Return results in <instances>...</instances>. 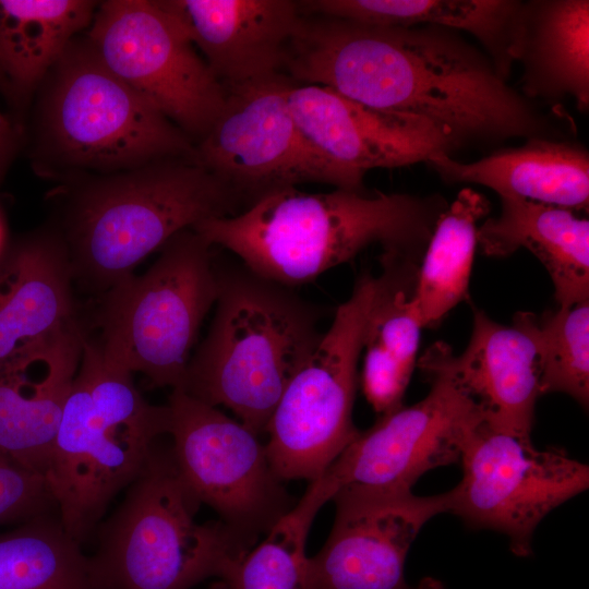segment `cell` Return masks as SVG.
Segmentation results:
<instances>
[{"mask_svg":"<svg viewBox=\"0 0 589 589\" xmlns=\"http://www.w3.org/2000/svg\"><path fill=\"white\" fill-rule=\"evenodd\" d=\"M284 68L298 84L433 123L455 152L513 139L566 140L563 107L544 110L510 86L462 33L435 25L376 26L301 15Z\"/></svg>","mask_w":589,"mask_h":589,"instance_id":"cell-1","label":"cell"},{"mask_svg":"<svg viewBox=\"0 0 589 589\" xmlns=\"http://www.w3.org/2000/svg\"><path fill=\"white\" fill-rule=\"evenodd\" d=\"M441 195L296 187L267 192L240 214L192 229L236 254L254 274L286 287L311 281L371 244L417 260L447 207Z\"/></svg>","mask_w":589,"mask_h":589,"instance_id":"cell-2","label":"cell"},{"mask_svg":"<svg viewBox=\"0 0 589 589\" xmlns=\"http://www.w3.org/2000/svg\"><path fill=\"white\" fill-rule=\"evenodd\" d=\"M55 199L49 221L65 244L74 286L93 298L132 275L176 233L233 215L242 200L184 157L67 181Z\"/></svg>","mask_w":589,"mask_h":589,"instance_id":"cell-3","label":"cell"},{"mask_svg":"<svg viewBox=\"0 0 589 589\" xmlns=\"http://www.w3.org/2000/svg\"><path fill=\"white\" fill-rule=\"evenodd\" d=\"M33 169L63 182L191 158L194 143L75 37L38 87L23 128Z\"/></svg>","mask_w":589,"mask_h":589,"instance_id":"cell-4","label":"cell"},{"mask_svg":"<svg viewBox=\"0 0 589 589\" xmlns=\"http://www.w3.org/2000/svg\"><path fill=\"white\" fill-rule=\"evenodd\" d=\"M169 425L168 406L146 401L132 373L109 362L85 333L45 474L65 531L81 545Z\"/></svg>","mask_w":589,"mask_h":589,"instance_id":"cell-5","label":"cell"},{"mask_svg":"<svg viewBox=\"0 0 589 589\" xmlns=\"http://www.w3.org/2000/svg\"><path fill=\"white\" fill-rule=\"evenodd\" d=\"M218 275L214 318L178 389L230 409L260 434L289 380L321 339L322 311L244 266Z\"/></svg>","mask_w":589,"mask_h":589,"instance_id":"cell-6","label":"cell"},{"mask_svg":"<svg viewBox=\"0 0 589 589\" xmlns=\"http://www.w3.org/2000/svg\"><path fill=\"white\" fill-rule=\"evenodd\" d=\"M202 503L171 448L157 444L110 516L88 556L96 589H189L225 576L254 545L223 520L197 524Z\"/></svg>","mask_w":589,"mask_h":589,"instance_id":"cell-7","label":"cell"},{"mask_svg":"<svg viewBox=\"0 0 589 589\" xmlns=\"http://www.w3.org/2000/svg\"><path fill=\"white\" fill-rule=\"evenodd\" d=\"M212 248L184 229L144 274L94 298L99 334L93 338L109 362L145 375L154 387H181L201 324L218 297Z\"/></svg>","mask_w":589,"mask_h":589,"instance_id":"cell-8","label":"cell"},{"mask_svg":"<svg viewBox=\"0 0 589 589\" xmlns=\"http://www.w3.org/2000/svg\"><path fill=\"white\" fill-rule=\"evenodd\" d=\"M375 292L376 277L362 274L279 398L265 431L269 434L265 446L281 481L316 480L360 432L352 409Z\"/></svg>","mask_w":589,"mask_h":589,"instance_id":"cell-9","label":"cell"},{"mask_svg":"<svg viewBox=\"0 0 589 589\" xmlns=\"http://www.w3.org/2000/svg\"><path fill=\"white\" fill-rule=\"evenodd\" d=\"M292 83L289 76L276 73L224 86L223 110L194 144L191 159L252 202L301 183L364 190L304 134L289 104Z\"/></svg>","mask_w":589,"mask_h":589,"instance_id":"cell-10","label":"cell"},{"mask_svg":"<svg viewBox=\"0 0 589 589\" xmlns=\"http://www.w3.org/2000/svg\"><path fill=\"white\" fill-rule=\"evenodd\" d=\"M85 35L105 65L194 144L205 136L225 87L159 0L99 2Z\"/></svg>","mask_w":589,"mask_h":589,"instance_id":"cell-11","label":"cell"},{"mask_svg":"<svg viewBox=\"0 0 589 589\" xmlns=\"http://www.w3.org/2000/svg\"><path fill=\"white\" fill-rule=\"evenodd\" d=\"M460 482L448 491L449 512L466 525L505 534L518 556L532 552L539 522L584 492L589 468L560 448L540 450L482 422L469 437Z\"/></svg>","mask_w":589,"mask_h":589,"instance_id":"cell-12","label":"cell"},{"mask_svg":"<svg viewBox=\"0 0 589 589\" xmlns=\"http://www.w3.org/2000/svg\"><path fill=\"white\" fill-rule=\"evenodd\" d=\"M171 453L201 503L256 543L298 501L269 462L259 434L216 407L172 389L168 404Z\"/></svg>","mask_w":589,"mask_h":589,"instance_id":"cell-13","label":"cell"},{"mask_svg":"<svg viewBox=\"0 0 589 589\" xmlns=\"http://www.w3.org/2000/svg\"><path fill=\"white\" fill-rule=\"evenodd\" d=\"M426 377L431 389L422 400L382 414L321 476L333 496L342 488L411 492L426 471L460 461L483 414L446 376Z\"/></svg>","mask_w":589,"mask_h":589,"instance_id":"cell-14","label":"cell"},{"mask_svg":"<svg viewBox=\"0 0 589 589\" xmlns=\"http://www.w3.org/2000/svg\"><path fill=\"white\" fill-rule=\"evenodd\" d=\"M336 515L322 550L310 557L314 589H443L424 578L410 586L405 561L422 527L449 512V493L418 496L339 489Z\"/></svg>","mask_w":589,"mask_h":589,"instance_id":"cell-15","label":"cell"},{"mask_svg":"<svg viewBox=\"0 0 589 589\" xmlns=\"http://www.w3.org/2000/svg\"><path fill=\"white\" fill-rule=\"evenodd\" d=\"M538 316L517 312L502 325L473 308L472 330L466 349L455 354L438 341L419 359L426 375L454 382L480 408L491 428L531 440L537 399L541 396V348Z\"/></svg>","mask_w":589,"mask_h":589,"instance_id":"cell-16","label":"cell"},{"mask_svg":"<svg viewBox=\"0 0 589 589\" xmlns=\"http://www.w3.org/2000/svg\"><path fill=\"white\" fill-rule=\"evenodd\" d=\"M289 104L308 139L327 158L363 184L376 168L426 163L454 154L450 143L430 121L373 108L327 87L292 83Z\"/></svg>","mask_w":589,"mask_h":589,"instance_id":"cell-17","label":"cell"},{"mask_svg":"<svg viewBox=\"0 0 589 589\" xmlns=\"http://www.w3.org/2000/svg\"><path fill=\"white\" fill-rule=\"evenodd\" d=\"M84 335L77 317L0 362V452L44 478Z\"/></svg>","mask_w":589,"mask_h":589,"instance_id":"cell-18","label":"cell"},{"mask_svg":"<svg viewBox=\"0 0 589 589\" xmlns=\"http://www.w3.org/2000/svg\"><path fill=\"white\" fill-rule=\"evenodd\" d=\"M224 85L279 73L301 16L291 0H159Z\"/></svg>","mask_w":589,"mask_h":589,"instance_id":"cell-19","label":"cell"},{"mask_svg":"<svg viewBox=\"0 0 589 589\" xmlns=\"http://www.w3.org/2000/svg\"><path fill=\"white\" fill-rule=\"evenodd\" d=\"M65 244L48 221L0 253V362L77 318Z\"/></svg>","mask_w":589,"mask_h":589,"instance_id":"cell-20","label":"cell"},{"mask_svg":"<svg viewBox=\"0 0 589 589\" xmlns=\"http://www.w3.org/2000/svg\"><path fill=\"white\" fill-rule=\"evenodd\" d=\"M426 164L449 183H472L500 197L529 201L573 212L589 205V153L570 140L530 139L504 146L471 163L440 153Z\"/></svg>","mask_w":589,"mask_h":589,"instance_id":"cell-21","label":"cell"},{"mask_svg":"<svg viewBox=\"0 0 589 589\" xmlns=\"http://www.w3.org/2000/svg\"><path fill=\"white\" fill-rule=\"evenodd\" d=\"M98 3L0 0V95L21 135L38 87L70 43L89 27Z\"/></svg>","mask_w":589,"mask_h":589,"instance_id":"cell-22","label":"cell"},{"mask_svg":"<svg viewBox=\"0 0 589 589\" xmlns=\"http://www.w3.org/2000/svg\"><path fill=\"white\" fill-rule=\"evenodd\" d=\"M515 62L521 94L551 107L573 98L589 108V1H524Z\"/></svg>","mask_w":589,"mask_h":589,"instance_id":"cell-23","label":"cell"},{"mask_svg":"<svg viewBox=\"0 0 589 589\" xmlns=\"http://www.w3.org/2000/svg\"><path fill=\"white\" fill-rule=\"evenodd\" d=\"M488 256L506 257L519 248L546 268L558 306L589 298V221L556 206L501 197V213L477 230V245Z\"/></svg>","mask_w":589,"mask_h":589,"instance_id":"cell-24","label":"cell"},{"mask_svg":"<svg viewBox=\"0 0 589 589\" xmlns=\"http://www.w3.org/2000/svg\"><path fill=\"white\" fill-rule=\"evenodd\" d=\"M519 0H305L302 15H321L376 26L435 25L467 33L507 81L520 27Z\"/></svg>","mask_w":589,"mask_h":589,"instance_id":"cell-25","label":"cell"},{"mask_svg":"<svg viewBox=\"0 0 589 589\" xmlns=\"http://www.w3.org/2000/svg\"><path fill=\"white\" fill-rule=\"evenodd\" d=\"M381 264L360 378L366 400L380 416L402 406L423 327L412 300L417 261L383 253Z\"/></svg>","mask_w":589,"mask_h":589,"instance_id":"cell-26","label":"cell"},{"mask_svg":"<svg viewBox=\"0 0 589 589\" xmlns=\"http://www.w3.org/2000/svg\"><path fill=\"white\" fill-rule=\"evenodd\" d=\"M489 212L488 199L466 188L437 219L417 269L412 292L423 327L440 322L467 297L478 224Z\"/></svg>","mask_w":589,"mask_h":589,"instance_id":"cell-27","label":"cell"},{"mask_svg":"<svg viewBox=\"0 0 589 589\" xmlns=\"http://www.w3.org/2000/svg\"><path fill=\"white\" fill-rule=\"evenodd\" d=\"M0 589H96L88 556L57 510L0 534Z\"/></svg>","mask_w":589,"mask_h":589,"instance_id":"cell-28","label":"cell"},{"mask_svg":"<svg viewBox=\"0 0 589 589\" xmlns=\"http://www.w3.org/2000/svg\"><path fill=\"white\" fill-rule=\"evenodd\" d=\"M330 494L320 478L292 509L212 589H314L305 543L312 521Z\"/></svg>","mask_w":589,"mask_h":589,"instance_id":"cell-29","label":"cell"},{"mask_svg":"<svg viewBox=\"0 0 589 589\" xmlns=\"http://www.w3.org/2000/svg\"><path fill=\"white\" fill-rule=\"evenodd\" d=\"M538 318L541 395L564 393L589 402V302L558 306Z\"/></svg>","mask_w":589,"mask_h":589,"instance_id":"cell-30","label":"cell"},{"mask_svg":"<svg viewBox=\"0 0 589 589\" xmlns=\"http://www.w3.org/2000/svg\"><path fill=\"white\" fill-rule=\"evenodd\" d=\"M55 510L45 478L0 452V526Z\"/></svg>","mask_w":589,"mask_h":589,"instance_id":"cell-31","label":"cell"},{"mask_svg":"<svg viewBox=\"0 0 589 589\" xmlns=\"http://www.w3.org/2000/svg\"><path fill=\"white\" fill-rule=\"evenodd\" d=\"M22 146V135L0 109V184Z\"/></svg>","mask_w":589,"mask_h":589,"instance_id":"cell-32","label":"cell"},{"mask_svg":"<svg viewBox=\"0 0 589 589\" xmlns=\"http://www.w3.org/2000/svg\"><path fill=\"white\" fill-rule=\"evenodd\" d=\"M3 242H4V230H3V225H2V220L0 218V253L1 251L3 250Z\"/></svg>","mask_w":589,"mask_h":589,"instance_id":"cell-33","label":"cell"}]
</instances>
